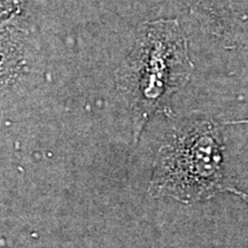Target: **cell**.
<instances>
[{"instance_id": "2", "label": "cell", "mask_w": 248, "mask_h": 248, "mask_svg": "<svg viewBox=\"0 0 248 248\" xmlns=\"http://www.w3.org/2000/svg\"><path fill=\"white\" fill-rule=\"evenodd\" d=\"M192 73L188 42L177 20L148 21L139 27L132 49L116 71V88L131 114L135 144L152 117L172 115V98Z\"/></svg>"}, {"instance_id": "1", "label": "cell", "mask_w": 248, "mask_h": 248, "mask_svg": "<svg viewBox=\"0 0 248 248\" xmlns=\"http://www.w3.org/2000/svg\"><path fill=\"white\" fill-rule=\"evenodd\" d=\"M173 123L155 154L148 193L157 199L194 204L237 187L226 173V146L222 123L194 111L171 115Z\"/></svg>"}, {"instance_id": "6", "label": "cell", "mask_w": 248, "mask_h": 248, "mask_svg": "<svg viewBox=\"0 0 248 248\" xmlns=\"http://www.w3.org/2000/svg\"><path fill=\"white\" fill-rule=\"evenodd\" d=\"M224 124H248V119L229 121V122H224Z\"/></svg>"}, {"instance_id": "5", "label": "cell", "mask_w": 248, "mask_h": 248, "mask_svg": "<svg viewBox=\"0 0 248 248\" xmlns=\"http://www.w3.org/2000/svg\"><path fill=\"white\" fill-rule=\"evenodd\" d=\"M234 195H237L238 198H240V199L243 200L245 203H246V206H247V208H248V192L243 191V190H240V188H238L237 192H235V193H234ZM246 248H248V244H247V247Z\"/></svg>"}, {"instance_id": "4", "label": "cell", "mask_w": 248, "mask_h": 248, "mask_svg": "<svg viewBox=\"0 0 248 248\" xmlns=\"http://www.w3.org/2000/svg\"><path fill=\"white\" fill-rule=\"evenodd\" d=\"M22 1L23 0H1V17L4 18L13 13L17 6L22 4Z\"/></svg>"}, {"instance_id": "3", "label": "cell", "mask_w": 248, "mask_h": 248, "mask_svg": "<svg viewBox=\"0 0 248 248\" xmlns=\"http://www.w3.org/2000/svg\"><path fill=\"white\" fill-rule=\"evenodd\" d=\"M201 29L232 47L248 48V0H181Z\"/></svg>"}]
</instances>
